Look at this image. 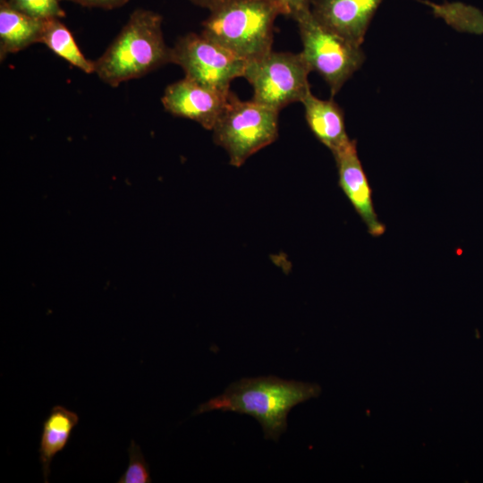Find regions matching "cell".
Segmentation results:
<instances>
[{
  "mask_svg": "<svg viewBox=\"0 0 483 483\" xmlns=\"http://www.w3.org/2000/svg\"><path fill=\"white\" fill-rule=\"evenodd\" d=\"M209 11L205 37L247 62L272 50L274 22L283 14L273 0H222Z\"/></svg>",
  "mask_w": 483,
  "mask_h": 483,
  "instance_id": "cell-3",
  "label": "cell"
},
{
  "mask_svg": "<svg viewBox=\"0 0 483 483\" xmlns=\"http://www.w3.org/2000/svg\"><path fill=\"white\" fill-rule=\"evenodd\" d=\"M278 114L252 99L240 100L231 92L212 129L214 141L227 152L230 164L240 167L277 139Z\"/></svg>",
  "mask_w": 483,
  "mask_h": 483,
  "instance_id": "cell-4",
  "label": "cell"
},
{
  "mask_svg": "<svg viewBox=\"0 0 483 483\" xmlns=\"http://www.w3.org/2000/svg\"><path fill=\"white\" fill-rule=\"evenodd\" d=\"M85 7L111 10L125 4L129 0H68Z\"/></svg>",
  "mask_w": 483,
  "mask_h": 483,
  "instance_id": "cell-18",
  "label": "cell"
},
{
  "mask_svg": "<svg viewBox=\"0 0 483 483\" xmlns=\"http://www.w3.org/2000/svg\"><path fill=\"white\" fill-rule=\"evenodd\" d=\"M129 465L118 479L119 483H150L149 467L146 462L140 445L131 440L127 449Z\"/></svg>",
  "mask_w": 483,
  "mask_h": 483,
  "instance_id": "cell-16",
  "label": "cell"
},
{
  "mask_svg": "<svg viewBox=\"0 0 483 483\" xmlns=\"http://www.w3.org/2000/svg\"><path fill=\"white\" fill-rule=\"evenodd\" d=\"M311 72L303 55L275 52L248 61L243 77L253 88L252 100L280 111L289 104L301 102L310 91Z\"/></svg>",
  "mask_w": 483,
  "mask_h": 483,
  "instance_id": "cell-6",
  "label": "cell"
},
{
  "mask_svg": "<svg viewBox=\"0 0 483 483\" xmlns=\"http://www.w3.org/2000/svg\"><path fill=\"white\" fill-rule=\"evenodd\" d=\"M382 1L311 0L310 12L323 26L361 46L369 23Z\"/></svg>",
  "mask_w": 483,
  "mask_h": 483,
  "instance_id": "cell-10",
  "label": "cell"
},
{
  "mask_svg": "<svg viewBox=\"0 0 483 483\" xmlns=\"http://www.w3.org/2000/svg\"><path fill=\"white\" fill-rule=\"evenodd\" d=\"M41 43L83 72L88 74L95 72L94 62L84 56L72 32L60 19L47 21Z\"/></svg>",
  "mask_w": 483,
  "mask_h": 483,
  "instance_id": "cell-14",
  "label": "cell"
},
{
  "mask_svg": "<svg viewBox=\"0 0 483 483\" xmlns=\"http://www.w3.org/2000/svg\"><path fill=\"white\" fill-rule=\"evenodd\" d=\"M162 20L153 11L135 10L111 45L94 61L99 79L117 87L171 63L172 48L165 42Z\"/></svg>",
  "mask_w": 483,
  "mask_h": 483,
  "instance_id": "cell-2",
  "label": "cell"
},
{
  "mask_svg": "<svg viewBox=\"0 0 483 483\" xmlns=\"http://www.w3.org/2000/svg\"><path fill=\"white\" fill-rule=\"evenodd\" d=\"M301 103L310 131L332 154L352 140L346 133L343 112L333 99H320L309 91Z\"/></svg>",
  "mask_w": 483,
  "mask_h": 483,
  "instance_id": "cell-11",
  "label": "cell"
},
{
  "mask_svg": "<svg viewBox=\"0 0 483 483\" xmlns=\"http://www.w3.org/2000/svg\"><path fill=\"white\" fill-rule=\"evenodd\" d=\"M333 156L337 166L340 188L366 225L369 234L374 237L382 235L386 226L376 214L372 190L358 157L356 140H352Z\"/></svg>",
  "mask_w": 483,
  "mask_h": 483,
  "instance_id": "cell-9",
  "label": "cell"
},
{
  "mask_svg": "<svg viewBox=\"0 0 483 483\" xmlns=\"http://www.w3.org/2000/svg\"><path fill=\"white\" fill-rule=\"evenodd\" d=\"M281 8L283 14L294 19L301 12L310 8L311 0H273Z\"/></svg>",
  "mask_w": 483,
  "mask_h": 483,
  "instance_id": "cell-17",
  "label": "cell"
},
{
  "mask_svg": "<svg viewBox=\"0 0 483 483\" xmlns=\"http://www.w3.org/2000/svg\"><path fill=\"white\" fill-rule=\"evenodd\" d=\"M47 21L12 8L4 0L0 4V58L41 43Z\"/></svg>",
  "mask_w": 483,
  "mask_h": 483,
  "instance_id": "cell-12",
  "label": "cell"
},
{
  "mask_svg": "<svg viewBox=\"0 0 483 483\" xmlns=\"http://www.w3.org/2000/svg\"><path fill=\"white\" fill-rule=\"evenodd\" d=\"M78 421V414L62 405L54 406L44 420L38 453L45 482H48L53 458L66 446Z\"/></svg>",
  "mask_w": 483,
  "mask_h": 483,
  "instance_id": "cell-13",
  "label": "cell"
},
{
  "mask_svg": "<svg viewBox=\"0 0 483 483\" xmlns=\"http://www.w3.org/2000/svg\"><path fill=\"white\" fill-rule=\"evenodd\" d=\"M320 393L321 387L315 383L274 376L242 378L229 385L223 394L201 403L193 414L219 410L250 415L261 425L265 438L277 441L286 430L292 408Z\"/></svg>",
  "mask_w": 483,
  "mask_h": 483,
  "instance_id": "cell-1",
  "label": "cell"
},
{
  "mask_svg": "<svg viewBox=\"0 0 483 483\" xmlns=\"http://www.w3.org/2000/svg\"><path fill=\"white\" fill-rule=\"evenodd\" d=\"M12 8L44 21L61 19L65 13L61 0H4Z\"/></svg>",
  "mask_w": 483,
  "mask_h": 483,
  "instance_id": "cell-15",
  "label": "cell"
},
{
  "mask_svg": "<svg viewBox=\"0 0 483 483\" xmlns=\"http://www.w3.org/2000/svg\"><path fill=\"white\" fill-rule=\"evenodd\" d=\"M230 93L184 77L165 88L161 101L165 109L172 114L192 120L212 131L226 106Z\"/></svg>",
  "mask_w": 483,
  "mask_h": 483,
  "instance_id": "cell-8",
  "label": "cell"
},
{
  "mask_svg": "<svg viewBox=\"0 0 483 483\" xmlns=\"http://www.w3.org/2000/svg\"><path fill=\"white\" fill-rule=\"evenodd\" d=\"M293 20L298 24L303 46L301 54L310 70L326 80L334 97L362 65L365 55L360 46L323 26L310 8Z\"/></svg>",
  "mask_w": 483,
  "mask_h": 483,
  "instance_id": "cell-5",
  "label": "cell"
},
{
  "mask_svg": "<svg viewBox=\"0 0 483 483\" xmlns=\"http://www.w3.org/2000/svg\"><path fill=\"white\" fill-rule=\"evenodd\" d=\"M193 4L199 5L201 7H205L208 10L213 8L217 3H219L222 0H190Z\"/></svg>",
  "mask_w": 483,
  "mask_h": 483,
  "instance_id": "cell-19",
  "label": "cell"
},
{
  "mask_svg": "<svg viewBox=\"0 0 483 483\" xmlns=\"http://www.w3.org/2000/svg\"><path fill=\"white\" fill-rule=\"evenodd\" d=\"M171 63L183 70L185 77L223 92L231 82L243 77L247 61L204 35L189 33L172 47Z\"/></svg>",
  "mask_w": 483,
  "mask_h": 483,
  "instance_id": "cell-7",
  "label": "cell"
}]
</instances>
